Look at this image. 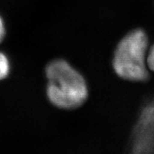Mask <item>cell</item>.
Instances as JSON below:
<instances>
[{
    "label": "cell",
    "instance_id": "obj_1",
    "mask_svg": "<svg viewBox=\"0 0 154 154\" xmlns=\"http://www.w3.org/2000/svg\"><path fill=\"white\" fill-rule=\"evenodd\" d=\"M48 99L55 106L75 109L85 103L87 84L84 76L63 59H56L46 67Z\"/></svg>",
    "mask_w": 154,
    "mask_h": 154
},
{
    "label": "cell",
    "instance_id": "obj_2",
    "mask_svg": "<svg viewBox=\"0 0 154 154\" xmlns=\"http://www.w3.org/2000/svg\"><path fill=\"white\" fill-rule=\"evenodd\" d=\"M149 39L143 29H136L119 42L114 51L113 67L124 80L143 82L149 79L147 54Z\"/></svg>",
    "mask_w": 154,
    "mask_h": 154
},
{
    "label": "cell",
    "instance_id": "obj_3",
    "mask_svg": "<svg viewBox=\"0 0 154 154\" xmlns=\"http://www.w3.org/2000/svg\"><path fill=\"white\" fill-rule=\"evenodd\" d=\"M154 152V98L143 106L132 133V154Z\"/></svg>",
    "mask_w": 154,
    "mask_h": 154
},
{
    "label": "cell",
    "instance_id": "obj_4",
    "mask_svg": "<svg viewBox=\"0 0 154 154\" xmlns=\"http://www.w3.org/2000/svg\"><path fill=\"white\" fill-rule=\"evenodd\" d=\"M10 65L8 58L5 54L0 52V81L5 79L9 75Z\"/></svg>",
    "mask_w": 154,
    "mask_h": 154
},
{
    "label": "cell",
    "instance_id": "obj_5",
    "mask_svg": "<svg viewBox=\"0 0 154 154\" xmlns=\"http://www.w3.org/2000/svg\"><path fill=\"white\" fill-rule=\"evenodd\" d=\"M147 66L149 69L154 72V45L151 47L147 56Z\"/></svg>",
    "mask_w": 154,
    "mask_h": 154
},
{
    "label": "cell",
    "instance_id": "obj_6",
    "mask_svg": "<svg viewBox=\"0 0 154 154\" xmlns=\"http://www.w3.org/2000/svg\"><path fill=\"white\" fill-rule=\"evenodd\" d=\"M6 34V29L5 22H4L2 18L0 16V43L3 41Z\"/></svg>",
    "mask_w": 154,
    "mask_h": 154
}]
</instances>
